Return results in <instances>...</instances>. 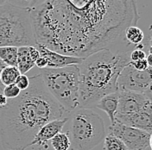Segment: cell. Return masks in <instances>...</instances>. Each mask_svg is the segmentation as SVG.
Returning a JSON list of instances; mask_svg holds the SVG:
<instances>
[{"instance_id": "obj_6", "label": "cell", "mask_w": 152, "mask_h": 150, "mask_svg": "<svg viewBox=\"0 0 152 150\" xmlns=\"http://www.w3.org/2000/svg\"><path fill=\"white\" fill-rule=\"evenodd\" d=\"M71 146L76 150H92L105 138L102 117L92 109L78 108L71 117Z\"/></svg>"}, {"instance_id": "obj_9", "label": "cell", "mask_w": 152, "mask_h": 150, "mask_svg": "<svg viewBox=\"0 0 152 150\" xmlns=\"http://www.w3.org/2000/svg\"><path fill=\"white\" fill-rule=\"evenodd\" d=\"M118 92V106L115 118L118 122L140 111L150 102L143 93L131 91H120Z\"/></svg>"}, {"instance_id": "obj_23", "label": "cell", "mask_w": 152, "mask_h": 150, "mask_svg": "<svg viewBox=\"0 0 152 150\" xmlns=\"http://www.w3.org/2000/svg\"><path fill=\"white\" fill-rule=\"evenodd\" d=\"M130 59H131V61H138L141 60H144L146 59V54L142 49H139V48L134 49L130 54Z\"/></svg>"}, {"instance_id": "obj_17", "label": "cell", "mask_w": 152, "mask_h": 150, "mask_svg": "<svg viewBox=\"0 0 152 150\" xmlns=\"http://www.w3.org/2000/svg\"><path fill=\"white\" fill-rule=\"evenodd\" d=\"M20 72L17 66H6L0 74V81L5 87L10 84H15L17 79L20 76Z\"/></svg>"}, {"instance_id": "obj_11", "label": "cell", "mask_w": 152, "mask_h": 150, "mask_svg": "<svg viewBox=\"0 0 152 150\" xmlns=\"http://www.w3.org/2000/svg\"><path fill=\"white\" fill-rule=\"evenodd\" d=\"M122 124L134 127L149 134H152V103L149 102L140 111L119 122Z\"/></svg>"}, {"instance_id": "obj_13", "label": "cell", "mask_w": 152, "mask_h": 150, "mask_svg": "<svg viewBox=\"0 0 152 150\" xmlns=\"http://www.w3.org/2000/svg\"><path fill=\"white\" fill-rule=\"evenodd\" d=\"M118 106V92L110 93L103 97L95 105V108L99 109L107 114L110 118L111 124L116 122V113Z\"/></svg>"}, {"instance_id": "obj_7", "label": "cell", "mask_w": 152, "mask_h": 150, "mask_svg": "<svg viewBox=\"0 0 152 150\" xmlns=\"http://www.w3.org/2000/svg\"><path fill=\"white\" fill-rule=\"evenodd\" d=\"M152 80V68L149 67L145 71L135 69L130 62L121 71L118 78V92L131 91L144 93Z\"/></svg>"}, {"instance_id": "obj_35", "label": "cell", "mask_w": 152, "mask_h": 150, "mask_svg": "<svg viewBox=\"0 0 152 150\" xmlns=\"http://www.w3.org/2000/svg\"><path fill=\"white\" fill-rule=\"evenodd\" d=\"M2 92H2V91H1V90H0V93H2Z\"/></svg>"}, {"instance_id": "obj_21", "label": "cell", "mask_w": 152, "mask_h": 150, "mask_svg": "<svg viewBox=\"0 0 152 150\" xmlns=\"http://www.w3.org/2000/svg\"><path fill=\"white\" fill-rule=\"evenodd\" d=\"M29 78L25 74H20L18 78L17 79L15 84L21 90V92L27 90L29 86Z\"/></svg>"}, {"instance_id": "obj_2", "label": "cell", "mask_w": 152, "mask_h": 150, "mask_svg": "<svg viewBox=\"0 0 152 150\" xmlns=\"http://www.w3.org/2000/svg\"><path fill=\"white\" fill-rule=\"evenodd\" d=\"M29 86L18 98L0 108V139L9 150H25L48 122L61 119L66 112L49 93L41 74L29 78Z\"/></svg>"}, {"instance_id": "obj_25", "label": "cell", "mask_w": 152, "mask_h": 150, "mask_svg": "<svg viewBox=\"0 0 152 150\" xmlns=\"http://www.w3.org/2000/svg\"><path fill=\"white\" fill-rule=\"evenodd\" d=\"M36 66H38L40 69H44V68H47L48 62L47 60L42 56H40V58H38L36 61Z\"/></svg>"}, {"instance_id": "obj_33", "label": "cell", "mask_w": 152, "mask_h": 150, "mask_svg": "<svg viewBox=\"0 0 152 150\" xmlns=\"http://www.w3.org/2000/svg\"><path fill=\"white\" fill-rule=\"evenodd\" d=\"M149 53H150L151 55H152V45L151 46H150V47H149Z\"/></svg>"}, {"instance_id": "obj_10", "label": "cell", "mask_w": 152, "mask_h": 150, "mask_svg": "<svg viewBox=\"0 0 152 150\" xmlns=\"http://www.w3.org/2000/svg\"><path fill=\"white\" fill-rule=\"evenodd\" d=\"M36 47L40 52L41 56L44 57L47 60V68L56 69V68H62L72 65H80L84 60V58L67 56L59 54L57 52H55L48 47H44L40 43H37Z\"/></svg>"}, {"instance_id": "obj_22", "label": "cell", "mask_w": 152, "mask_h": 150, "mask_svg": "<svg viewBox=\"0 0 152 150\" xmlns=\"http://www.w3.org/2000/svg\"><path fill=\"white\" fill-rule=\"evenodd\" d=\"M8 3L19 8L31 9L33 0H8Z\"/></svg>"}, {"instance_id": "obj_27", "label": "cell", "mask_w": 152, "mask_h": 150, "mask_svg": "<svg viewBox=\"0 0 152 150\" xmlns=\"http://www.w3.org/2000/svg\"><path fill=\"white\" fill-rule=\"evenodd\" d=\"M8 102V98L4 95V93H0V108H3L4 107Z\"/></svg>"}, {"instance_id": "obj_31", "label": "cell", "mask_w": 152, "mask_h": 150, "mask_svg": "<svg viewBox=\"0 0 152 150\" xmlns=\"http://www.w3.org/2000/svg\"><path fill=\"white\" fill-rule=\"evenodd\" d=\"M8 3V0H0V6L2 5H4L5 4Z\"/></svg>"}, {"instance_id": "obj_32", "label": "cell", "mask_w": 152, "mask_h": 150, "mask_svg": "<svg viewBox=\"0 0 152 150\" xmlns=\"http://www.w3.org/2000/svg\"><path fill=\"white\" fill-rule=\"evenodd\" d=\"M150 147H151V149L152 150V134L151 135V140H150Z\"/></svg>"}, {"instance_id": "obj_26", "label": "cell", "mask_w": 152, "mask_h": 150, "mask_svg": "<svg viewBox=\"0 0 152 150\" xmlns=\"http://www.w3.org/2000/svg\"><path fill=\"white\" fill-rule=\"evenodd\" d=\"M143 94L146 96V98H148V100L152 103V80L151 82V84H150V85L148 86V88L146 89V91L144 92Z\"/></svg>"}, {"instance_id": "obj_3", "label": "cell", "mask_w": 152, "mask_h": 150, "mask_svg": "<svg viewBox=\"0 0 152 150\" xmlns=\"http://www.w3.org/2000/svg\"><path fill=\"white\" fill-rule=\"evenodd\" d=\"M132 51L113 50L96 52L78 65L80 69L79 108H95L104 96L118 92L117 81L121 71L131 62Z\"/></svg>"}, {"instance_id": "obj_16", "label": "cell", "mask_w": 152, "mask_h": 150, "mask_svg": "<svg viewBox=\"0 0 152 150\" xmlns=\"http://www.w3.org/2000/svg\"><path fill=\"white\" fill-rule=\"evenodd\" d=\"M124 37L128 44H132L133 46H137L142 42L144 38V35L140 28L137 26H130L124 31Z\"/></svg>"}, {"instance_id": "obj_24", "label": "cell", "mask_w": 152, "mask_h": 150, "mask_svg": "<svg viewBox=\"0 0 152 150\" xmlns=\"http://www.w3.org/2000/svg\"><path fill=\"white\" fill-rule=\"evenodd\" d=\"M131 63H132L133 67L138 71H145L149 68V65L147 63L146 59L138 60V61H131Z\"/></svg>"}, {"instance_id": "obj_12", "label": "cell", "mask_w": 152, "mask_h": 150, "mask_svg": "<svg viewBox=\"0 0 152 150\" xmlns=\"http://www.w3.org/2000/svg\"><path fill=\"white\" fill-rule=\"evenodd\" d=\"M67 121L68 117H65L63 119H57L48 122L38 131L31 143V146H42L48 141H51L57 134L61 132V130L63 129Z\"/></svg>"}, {"instance_id": "obj_8", "label": "cell", "mask_w": 152, "mask_h": 150, "mask_svg": "<svg viewBox=\"0 0 152 150\" xmlns=\"http://www.w3.org/2000/svg\"><path fill=\"white\" fill-rule=\"evenodd\" d=\"M110 134H113L125 144L128 150H144L150 147L151 134L142 130L127 126L116 122L109 127Z\"/></svg>"}, {"instance_id": "obj_18", "label": "cell", "mask_w": 152, "mask_h": 150, "mask_svg": "<svg viewBox=\"0 0 152 150\" xmlns=\"http://www.w3.org/2000/svg\"><path fill=\"white\" fill-rule=\"evenodd\" d=\"M51 145L55 150H68L71 147V141L67 134L61 132L51 140Z\"/></svg>"}, {"instance_id": "obj_15", "label": "cell", "mask_w": 152, "mask_h": 150, "mask_svg": "<svg viewBox=\"0 0 152 150\" xmlns=\"http://www.w3.org/2000/svg\"><path fill=\"white\" fill-rule=\"evenodd\" d=\"M18 47H0V59L7 66L18 67Z\"/></svg>"}, {"instance_id": "obj_14", "label": "cell", "mask_w": 152, "mask_h": 150, "mask_svg": "<svg viewBox=\"0 0 152 150\" xmlns=\"http://www.w3.org/2000/svg\"><path fill=\"white\" fill-rule=\"evenodd\" d=\"M36 66V61L31 56L30 47H18V68L21 74H25Z\"/></svg>"}, {"instance_id": "obj_29", "label": "cell", "mask_w": 152, "mask_h": 150, "mask_svg": "<svg viewBox=\"0 0 152 150\" xmlns=\"http://www.w3.org/2000/svg\"><path fill=\"white\" fill-rule=\"evenodd\" d=\"M45 1H47V0H33V4H32V7H31V9L36 8V7L39 6V5L42 4Z\"/></svg>"}, {"instance_id": "obj_20", "label": "cell", "mask_w": 152, "mask_h": 150, "mask_svg": "<svg viewBox=\"0 0 152 150\" xmlns=\"http://www.w3.org/2000/svg\"><path fill=\"white\" fill-rule=\"evenodd\" d=\"M3 93L8 99H13L18 98L21 94V90L16 85V84H12L5 86L3 91Z\"/></svg>"}, {"instance_id": "obj_5", "label": "cell", "mask_w": 152, "mask_h": 150, "mask_svg": "<svg viewBox=\"0 0 152 150\" xmlns=\"http://www.w3.org/2000/svg\"><path fill=\"white\" fill-rule=\"evenodd\" d=\"M45 86L66 112H73L79 108L80 69L78 65L62 68H44L41 74Z\"/></svg>"}, {"instance_id": "obj_19", "label": "cell", "mask_w": 152, "mask_h": 150, "mask_svg": "<svg viewBox=\"0 0 152 150\" xmlns=\"http://www.w3.org/2000/svg\"><path fill=\"white\" fill-rule=\"evenodd\" d=\"M104 150H128L127 147L119 138L113 134H108L104 140Z\"/></svg>"}, {"instance_id": "obj_34", "label": "cell", "mask_w": 152, "mask_h": 150, "mask_svg": "<svg viewBox=\"0 0 152 150\" xmlns=\"http://www.w3.org/2000/svg\"><path fill=\"white\" fill-rule=\"evenodd\" d=\"M150 44H151V46L152 45V36L151 38V40H150Z\"/></svg>"}, {"instance_id": "obj_1", "label": "cell", "mask_w": 152, "mask_h": 150, "mask_svg": "<svg viewBox=\"0 0 152 150\" xmlns=\"http://www.w3.org/2000/svg\"><path fill=\"white\" fill-rule=\"evenodd\" d=\"M30 15L37 43L84 59L112 47L140 17L135 0H47Z\"/></svg>"}, {"instance_id": "obj_28", "label": "cell", "mask_w": 152, "mask_h": 150, "mask_svg": "<svg viewBox=\"0 0 152 150\" xmlns=\"http://www.w3.org/2000/svg\"><path fill=\"white\" fill-rule=\"evenodd\" d=\"M6 66H7V65H6V64H5V63H4L3 60L0 59V74H1V72L3 71V69H4V67H5ZM4 86L2 84L1 81H0V90L3 92V91H4Z\"/></svg>"}, {"instance_id": "obj_30", "label": "cell", "mask_w": 152, "mask_h": 150, "mask_svg": "<svg viewBox=\"0 0 152 150\" xmlns=\"http://www.w3.org/2000/svg\"><path fill=\"white\" fill-rule=\"evenodd\" d=\"M146 60H147V63L149 65V67H151L152 68V55H149L148 56L146 57Z\"/></svg>"}, {"instance_id": "obj_4", "label": "cell", "mask_w": 152, "mask_h": 150, "mask_svg": "<svg viewBox=\"0 0 152 150\" xmlns=\"http://www.w3.org/2000/svg\"><path fill=\"white\" fill-rule=\"evenodd\" d=\"M30 9L9 3L0 6V47H36Z\"/></svg>"}]
</instances>
